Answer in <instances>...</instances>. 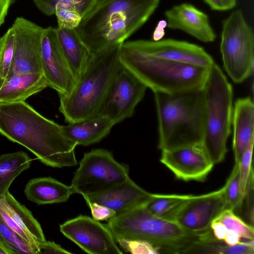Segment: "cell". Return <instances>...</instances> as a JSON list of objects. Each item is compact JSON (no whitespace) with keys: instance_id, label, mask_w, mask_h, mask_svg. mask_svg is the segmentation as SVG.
<instances>
[{"instance_id":"6da1fadb","label":"cell","mask_w":254,"mask_h":254,"mask_svg":"<svg viewBox=\"0 0 254 254\" xmlns=\"http://www.w3.org/2000/svg\"><path fill=\"white\" fill-rule=\"evenodd\" d=\"M0 133L26 148L47 166L62 168L77 164V145L65 135L62 126L25 102L0 103Z\"/></svg>"},{"instance_id":"7a4b0ae2","label":"cell","mask_w":254,"mask_h":254,"mask_svg":"<svg viewBox=\"0 0 254 254\" xmlns=\"http://www.w3.org/2000/svg\"><path fill=\"white\" fill-rule=\"evenodd\" d=\"M160 0H99L75 28L92 54L122 45L149 18Z\"/></svg>"},{"instance_id":"3957f363","label":"cell","mask_w":254,"mask_h":254,"mask_svg":"<svg viewBox=\"0 0 254 254\" xmlns=\"http://www.w3.org/2000/svg\"><path fill=\"white\" fill-rule=\"evenodd\" d=\"M122 45L93 54L70 91L60 97L59 110L68 124L98 116L100 108L121 64Z\"/></svg>"},{"instance_id":"277c9868","label":"cell","mask_w":254,"mask_h":254,"mask_svg":"<svg viewBox=\"0 0 254 254\" xmlns=\"http://www.w3.org/2000/svg\"><path fill=\"white\" fill-rule=\"evenodd\" d=\"M203 88L173 94L154 92L160 149L201 144Z\"/></svg>"},{"instance_id":"5b68a950","label":"cell","mask_w":254,"mask_h":254,"mask_svg":"<svg viewBox=\"0 0 254 254\" xmlns=\"http://www.w3.org/2000/svg\"><path fill=\"white\" fill-rule=\"evenodd\" d=\"M105 225L116 242L120 239L146 241L158 248L160 254H187L204 233L187 231L173 220L152 214L145 205L116 215Z\"/></svg>"},{"instance_id":"8992f818","label":"cell","mask_w":254,"mask_h":254,"mask_svg":"<svg viewBox=\"0 0 254 254\" xmlns=\"http://www.w3.org/2000/svg\"><path fill=\"white\" fill-rule=\"evenodd\" d=\"M121 64L153 92L177 94L201 89L209 67L156 58L138 52L124 42L120 47Z\"/></svg>"},{"instance_id":"52a82bcc","label":"cell","mask_w":254,"mask_h":254,"mask_svg":"<svg viewBox=\"0 0 254 254\" xmlns=\"http://www.w3.org/2000/svg\"><path fill=\"white\" fill-rule=\"evenodd\" d=\"M203 90L201 145L214 164L222 162L227 152L231 132L233 92L231 84L215 63L209 67Z\"/></svg>"},{"instance_id":"ba28073f","label":"cell","mask_w":254,"mask_h":254,"mask_svg":"<svg viewBox=\"0 0 254 254\" xmlns=\"http://www.w3.org/2000/svg\"><path fill=\"white\" fill-rule=\"evenodd\" d=\"M220 52L224 68L235 83H242L252 74L254 35L240 9L223 22Z\"/></svg>"},{"instance_id":"9c48e42d","label":"cell","mask_w":254,"mask_h":254,"mask_svg":"<svg viewBox=\"0 0 254 254\" xmlns=\"http://www.w3.org/2000/svg\"><path fill=\"white\" fill-rule=\"evenodd\" d=\"M129 178L127 165L117 162L108 150L96 149L84 154L70 187L73 193L84 197L106 191Z\"/></svg>"},{"instance_id":"30bf717a","label":"cell","mask_w":254,"mask_h":254,"mask_svg":"<svg viewBox=\"0 0 254 254\" xmlns=\"http://www.w3.org/2000/svg\"><path fill=\"white\" fill-rule=\"evenodd\" d=\"M147 87L121 64L100 108L99 115L115 124L131 117Z\"/></svg>"},{"instance_id":"8fae6325","label":"cell","mask_w":254,"mask_h":254,"mask_svg":"<svg viewBox=\"0 0 254 254\" xmlns=\"http://www.w3.org/2000/svg\"><path fill=\"white\" fill-rule=\"evenodd\" d=\"M11 27L15 32L14 55L6 78L20 73L43 74L41 38L44 28L21 17Z\"/></svg>"},{"instance_id":"7c38bea8","label":"cell","mask_w":254,"mask_h":254,"mask_svg":"<svg viewBox=\"0 0 254 254\" xmlns=\"http://www.w3.org/2000/svg\"><path fill=\"white\" fill-rule=\"evenodd\" d=\"M226 209L224 187L200 195H192L173 215V220L185 230L202 234L211 229L212 222Z\"/></svg>"},{"instance_id":"4fadbf2b","label":"cell","mask_w":254,"mask_h":254,"mask_svg":"<svg viewBox=\"0 0 254 254\" xmlns=\"http://www.w3.org/2000/svg\"><path fill=\"white\" fill-rule=\"evenodd\" d=\"M61 232L87 253L121 254L111 232L93 218L79 215L60 225Z\"/></svg>"},{"instance_id":"5bb4252c","label":"cell","mask_w":254,"mask_h":254,"mask_svg":"<svg viewBox=\"0 0 254 254\" xmlns=\"http://www.w3.org/2000/svg\"><path fill=\"white\" fill-rule=\"evenodd\" d=\"M41 64L48 86L59 97L67 94L76 81L59 45L55 28H44L41 38Z\"/></svg>"},{"instance_id":"9a60e30c","label":"cell","mask_w":254,"mask_h":254,"mask_svg":"<svg viewBox=\"0 0 254 254\" xmlns=\"http://www.w3.org/2000/svg\"><path fill=\"white\" fill-rule=\"evenodd\" d=\"M126 43L138 52L160 59L207 67L214 63L203 48L186 41L139 40Z\"/></svg>"},{"instance_id":"2e32d148","label":"cell","mask_w":254,"mask_h":254,"mask_svg":"<svg viewBox=\"0 0 254 254\" xmlns=\"http://www.w3.org/2000/svg\"><path fill=\"white\" fill-rule=\"evenodd\" d=\"M160 161L185 181H204L214 166L201 144L163 150Z\"/></svg>"},{"instance_id":"e0dca14e","label":"cell","mask_w":254,"mask_h":254,"mask_svg":"<svg viewBox=\"0 0 254 254\" xmlns=\"http://www.w3.org/2000/svg\"><path fill=\"white\" fill-rule=\"evenodd\" d=\"M152 193L145 190L129 178L127 181L101 193L84 197L86 201L106 206L118 215L136 207L144 206L151 199Z\"/></svg>"},{"instance_id":"ac0fdd59","label":"cell","mask_w":254,"mask_h":254,"mask_svg":"<svg viewBox=\"0 0 254 254\" xmlns=\"http://www.w3.org/2000/svg\"><path fill=\"white\" fill-rule=\"evenodd\" d=\"M165 14L169 28L183 30L205 43L215 39L216 34L208 16L190 3L176 5L167 10Z\"/></svg>"},{"instance_id":"d6986e66","label":"cell","mask_w":254,"mask_h":254,"mask_svg":"<svg viewBox=\"0 0 254 254\" xmlns=\"http://www.w3.org/2000/svg\"><path fill=\"white\" fill-rule=\"evenodd\" d=\"M232 126L235 161H240L244 151L254 138V105L251 97L239 98L236 101Z\"/></svg>"},{"instance_id":"ffe728a7","label":"cell","mask_w":254,"mask_h":254,"mask_svg":"<svg viewBox=\"0 0 254 254\" xmlns=\"http://www.w3.org/2000/svg\"><path fill=\"white\" fill-rule=\"evenodd\" d=\"M48 86L42 73H26L6 78L0 87V103L25 102Z\"/></svg>"},{"instance_id":"44dd1931","label":"cell","mask_w":254,"mask_h":254,"mask_svg":"<svg viewBox=\"0 0 254 254\" xmlns=\"http://www.w3.org/2000/svg\"><path fill=\"white\" fill-rule=\"evenodd\" d=\"M55 31L60 47L76 81L93 54L83 43L75 29L58 27Z\"/></svg>"},{"instance_id":"7402d4cb","label":"cell","mask_w":254,"mask_h":254,"mask_svg":"<svg viewBox=\"0 0 254 254\" xmlns=\"http://www.w3.org/2000/svg\"><path fill=\"white\" fill-rule=\"evenodd\" d=\"M115 125L108 118L98 115L62 127L65 135L77 145L88 146L100 142Z\"/></svg>"},{"instance_id":"603a6c76","label":"cell","mask_w":254,"mask_h":254,"mask_svg":"<svg viewBox=\"0 0 254 254\" xmlns=\"http://www.w3.org/2000/svg\"><path fill=\"white\" fill-rule=\"evenodd\" d=\"M0 204L12 220L29 238L39 254L40 246L46 241L40 223L32 213L9 192L0 198Z\"/></svg>"},{"instance_id":"cb8c5ba5","label":"cell","mask_w":254,"mask_h":254,"mask_svg":"<svg viewBox=\"0 0 254 254\" xmlns=\"http://www.w3.org/2000/svg\"><path fill=\"white\" fill-rule=\"evenodd\" d=\"M24 193L28 200L41 205L65 202L73 192L70 186L52 177H41L29 181Z\"/></svg>"},{"instance_id":"d4e9b609","label":"cell","mask_w":254,"mask_h":254,"mask_svg":"<svg viewBox=\"0 0 254 254\" xmlns=\"http://www.w3.org/2000/svg\"><path fill=\"white\" fill-rule=\"evenodd\" d=\"M32 159L22 151L0 155V198L4 197L13 180L29 168Z\"/></svg>"},{"instance_id":"484cf974","label":"cell","mask_w":254,"mask_h":254,"mask_svg":"<svg viewBox=\"0 0 254 254\" xmlns=\"http://www.w3.org/2000/svg\"><path fill=\"white\" fill-rule=\"evenodd\" d=\"M215 238L193 245L188 254H254V241L249 240L229 246Z\"/></svg>"},{"instance_id":"4316f807","label":"cell","mask_w":254,"mask_h":254,"mask_svg":"<svg viewBox=\"0 0 254 254\" xmlns=\"http://www.w3.org/2000/svg\"><path fill=\"white\" fill-rule=\"evenodd\" d=\"M191 195L161 194L152 193L145 207L155 215L171 220L179 207Z\"/></svg>"},{"instance_id":"83f0119b","label":"cell","mask_w":254,"mask_h":254,"mask_svg":"<svg viewBox=\"0 0 254 254\" xmlns=\"http://www.w3.org/2000/svg\"><path fill=\"white\" fill-rule=\"evenodd\" d=\"M37 7L44 14H55L58 7L73 9L83 17L99 0H33Z\"/></svg>"},{"instance_id":"f1b7e54d","label":"cell","mask_w":254,"mask_h":254,"mask_svg":"<svg viewBox=\"0 0 254 254\" xmlns=\"http://www.w3.org/2000/svg\"><path fill=\"white\" fill-rule=\"evenodd\" d=\"M224 187L226 209L234 210L240 208L244 196L241 190L239 161H235L233 170Z\"/></svg>"},{"instance_id":"f546056e","label":"cell","mask_w":254,"mask_h":254,"mask_svg":"<svg viewBox=\"0 0 254 254\" xmlns=\"http://www.w3.org/2000/svg\"><path fill=\"white\" fill-rule=\"evenodd\" d=\"M0 243L14 254H35L29 244L13 231L0 215Z\"/></svg>"},{"instance_id":"4dcf8cb0","label":"cell","mask_w":254,"mask_h":254,"mask_svg":"<svg viewBox=\"0 0 254 254\" xmlns=\"http://www.w3.org/2000/svg\"><path fill=\"white\" fill-rule=\"evenodd\" d=\"M214 220L222 223L228 230L237 232L242 238L246 240H254L253 226L245 223L234 213V210L225 209Z\"/></svg>"},{"instance_id":"1f68e13d","label":"cell","mask_w":254,"mask_h":254,"mask_svg":"<svg viewBox=\"0 0 254 254\" xmlns=\"http://www.w3.org/2000/svg\"><path fill=\"white\" fill-rule=\"evenodd\" d=\"M15 32L11 27L0 38V75L5 80L9 71L14 55Z\"/></svg>"},{"instance_id":"d6a6232c","label":"cell","mask_w":254,"mask_h":254,"mask_svg":"<svg viewBox=\"0 0 254 254\" xmlns=\"http://www.w3.org/2000/svg\"><path fill=\"white\" fill-rule=\"evenodd\" d=\"M254 141V138L250 142L239 161L241 190L244 198L249 178L253 169L252 163Z\"/></svg>"},{"instance_id":"836d02e7","label":"cell","mask_w":254,"mask_h":254,"mask_svg":"<svg viewBox=\"0 0 254 254\" xmlns=\"http://www.w3.org/2000/svg\"><path fill=\"white\" fill-rule=\"evenodd\" d=\"M55 14L57 18L58 27L64 28L75 29L82 18L78 11L71 8L56 7Z\"/></svg>"},{"instance_id":"e575fe53","label":"cell","mask_w":254,"mask_h":254,"mask_svg":"<svg viewBox=\"0 0 254 254\" xmlns=\"http://www.w3.org/2000/svg\"><path fill=\"white\" fill-rule=\"evenodd\" d=\"M116 242L118 243L125 251L132 254H160L158 248L146 241L120 239Z\"/></svg>"},{"instance_id":"d590c367","label":"cell","mask_w":254,"mask_h":254,"mask_svg":"<svg viewBox=\"0 0 254 254\" xmlns=\"http://www.w3.org/2000/svg\"><path fill=\"white\" fill-rule=\"evenodd\" d=\"M86 203L91 209L92 217L96 221L108 220L116 216V212L103 205L89 201Z\"/></svg>"},{"instance_id":"8d00e7d4","label":"cell","mask_w":254,"mask_h":254,"mask_svg":"<svg viewBox=\"0 0 254 254\" xmlns=\"http://www.w3.org/2000/svg\"><path fill=\"white\" fill-rule=\"evenodd\" d=\"M71 254L54 242L46 241L39 247V254Z\"/></svg>"},{"instance_id":"74e56055","label":"cell","mask_w":254,"mask_h":254,"mask_svg":"<svg viewBox=\"0 0 254 254\" xmlns=\"http://www.w3.org/2000/svg\"><path fill=\"white\" fill-rule=\"evenodd\" d=\"M210 8L215 10H227L236 6L237 0H204Z\"/></svg>"},{"instance_id":"f35d334b","label":"cell","mask_w":254,"mask_h":254,"mask_svg":"<svg viewBox=\"0 0 254 254\" xmlns=\"http://www.w3.org/2000/svg\"><path fill=\"white\" fill-rule=\"evenodd\" d=\"M210 228L214 237L217 240L219 241L224 240L228 229L222 223L214 220L210 225Z\"/></svg>"},{"instance_id":"ab89813d","label":"cell","mask_w":254,"mask_h":254,"mask_svg":"<svg viewBox=\"0 0 254 254\" xmlns=\"http://www.w3.org/2000/svg\"><path fill=\"white\" fill-rule=\"evenodd\" d=\"M241 238V236L237 232L233 230H228L224 242L228 245L233 246L240 243Z\"/></svg>"},{"instance_id":"60d3db41","label":"cell","mask_w":254,"mask_h":254,"mask_svg":"<svg viewBox=\"0 0 254 254\" xmlns=\"http://www.w3.org/2000/svg\"><path fill=\"white\" fill-rule=\"evenodd\" d=\"M12 0H0V26L4 21Z\"/></svg>"},{"instance_id":"b9f144b4","label":"cell","mask_w":254,"mask_h":254,"mask_svg":"<svg viewBox=\"0 0 254 254\" xmlns=\"http://www.w3.org/2000/svg\"><path fill=\"white\" fill-rule=\"evenodd\" d=\"M0 254H14V253L0 243Z\"/></svg>"},{"instance_id":"7bdbcfd3","label":"cell","mask_w":254,"mask_h":254,"mask_svg":"<svg viewBox=\"0 0 254 254\" xmlns=\"http://www.w3.org/2000/svg\"><path fill=\"white\" fill-rule=\"evenodd\" d=\"M4 80L1 77V76L0 75V87H1V86L2 84V83H3Z\"/></svg>"}]
</instances>
